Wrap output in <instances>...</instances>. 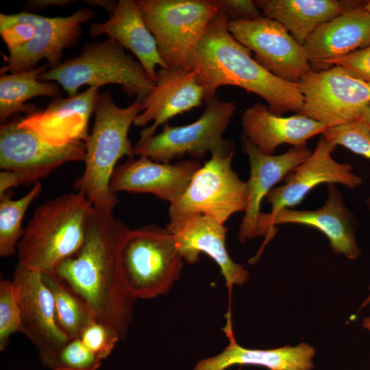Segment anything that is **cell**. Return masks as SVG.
<instances>
[{
	"label": "cell",
	"mask_w": 370,
	"mask_h": 370,
	"mask_svg": "<svg viewBox=\"0 0 370 370\" xmlns=\"http://www.w3.org/2000/svg\"><path fill=\"white\" fill-rule=\"evenodd\" d=\"M129 230L112 211L95 208L81 249L55 271L85 304L92 319L115 331L121 340L128 333L135 301L121 269V247Z\"/></svg>",
	"instance_id": "cell-1"
},
{
	"label": "cell",
	"mask_w": 370,
	"mask_h": 370,
	"mask_svg": "<svg viewBox=\"0 0 370 370\" xmlns=\"http://www.w3.org/2000/svg\"><path fill=\"white\" fill-rule=\"evenodd\" d=\"M228 23L219 11L191 57L190 68L204 90V101L214 98L220 87L234 86L264 99L278 115L299 114L304 97L297 83L284 81L260 65L231 34Z\"/></svg>",
	"instance_id": "cell-2"
},
{
	"label": "cell",
	"mask_w": 370,
	"mask_h": 370,
	"mask_svg": "<svg viewBox=\"0 0 370 370\" xmlns=\"http://www.w3.org/2000/svg\"><path fill=\"white\" fill-rule=\"evenodd\" d=\"M95 208L79 192L65 193L40 205L17 245L18 264L32 271L55 273L81 249Z\"/></svg>",
	"instance_id": "cell-3"
},
{
	"label": "cell",
	"mask_w": 370,
	"mask_h": 370,
	"mask_svg": "<svg viewBox=\"0 0 370 370\" xmlns=\"http://www.w3.org/2000/svg\"><path fill=\"white\" fill-rule=\"evenodd\" d=\"M141 111V101L120 108L110 92L97 96L93 127L85 142L84 171L73 184L95 208L113 211L119 203L110 190V180L120 158L135 156L128 133Z\"/></svg>",
	"instance_id": "cell-4"
},
{
	"label": "cell",
	"mask_w": 370,
	"mask_h": 370,
	"mask_svg": "<svg viewBox=\"0 0 370 370\" xmlns=\"http://www.w3.org/2000/svg\"><path fill=\"white\" fill-rule=\"evenodd\" d=\"M94 16L90 8H81L64 17H48L29 12L0 14V34L8 54L2 53L5 64L0 74L36 69L45 59L49 69L62 62V51L77 44L82 24Z\"/></svg>",
	"instance_id": "cell-5"
},
{
	"label": "cell",
	"mask_w": 370,
	"mask_h": 370,
	"mask_svg": "<svg viewBox=\"0 0 370 370\" xmlns=\"http://www.w3.org/2000/svg\"><path fill=\"white\" fill-rule=\"evenodd\" d=\"M41 82H55L68 96L82 86L120 85L130 97L143 101L154 86L142 64L111 38L83 45L81 53L40 74Z\"/></svg>",
	"instance_id": "cell-6"
},
{
	"label": "cell",
	"mask_w": 370,
	"mask_h": 370,
	"mask_svg": "<svg viewBox=\"0 0 370 370\" xmlns=\"http://www.w3.org/2000/svg\"><path fill=\"white\" fill-rule=\"evenodd\" d=\"M184 262L173 235L159 225L130 229L122 244V276L135 300L169 292L180 277Z\"/></svg>",
	"instance_id": "cell-7"
},
{
	"label": "cell",
	"mask_w": 370,
	"mask_h": 370,
	"mask_svg": "<svg viewBox=\"0 0 370 370\" xmlns=\"http://www.w3.org/2000/svg\"><path fill=\"white\" fill-rule=\"evenodd\" d=\"M144 21L168 66L190 70L192 55L218 13L214 0H138Z\"/></svg>",
	"instance_id": "cell-8"
},
{
	"label": "cell",
	"mask_w": 370,
	"mask_h": 370,
	"mask_svg": "<svg viewBox=\"0 0 370 370\" xmlns=\"http://www.w3.org/2000/svg\"><path fill=\"white\" fill-rule=\"evenodd\" d=\"M236 108L234 102L215 97L206 103L197 121L182 126L164 124L160 133L138 140L134 146V154L158 162L171 163L184 155L202 159L208 152L212 154L234 150L233 143L224 139L223 134Z\"/></svg>",
	"instance_id": "cell-9"
},
{
	"label": "cell",
	"mask_w": 370,
	"mask_h": 370,
	"mask_svg": "<svg viewBox=\"0 0 370 370\" xmlns=\"http://www.w3.org/2000/svg\"><path fill=\"white\" fill-rule=\"evenodd\" d=\"M234 152V149L211 154L184 194L170 204V220L197 214L224 224L234 214L245 212L247 186L232 168Z\"/></svg>",
	"instance_id": "cell-10"
},
{
	"label": "cell",
	"mask_w": 370,
	"mask_h": 370,
	"mask_svg": "<svg viewBox=\"0 0 370 370\" xmlns=\"http://www.w3.org/2000/svg\"><path fill=\"white\" fill-rule=\"evenodd\" d=\"M297 85L304 97L299 114L328 128L360 119L370 103V85L337 66L310 70Z\"/></svg>",
	"instance_id": "cell-11"
},
{
	"label": "cell",
	"mask_w": 370,
	"mask_h": 370,
	"mask_svg": "<svg viewBox=\"0 0 370 370\" xmlns=\"http://www.w3.org/2000/svg\"><path fill=\"white\" fill-rule=\"evenodd\" d=\"M86 145L47 143L33 130L18 125V119L0 126V168L12 172L19 185L40 182L65 163L84 161Z\"/></svg>",
	"instance_id": "cell-12"
},
{
	"label": "cell",
	"mask_w": 370,
	"mask_h": 370,
	"mask_svg": "<svg viewBox=\"0 0 370 370\" xmlns=\"http://www.w3.org/2000/svg\"><path fill=\"white\" fill-rule=\"evenodd\" d=\"M233 37L254 53L267 71L286 82L297 83L311 69L303 45L278 21L266 17L228 23Z\"/></svg>",
	"instance_id": "cell-13"
},
{
	"label": "cell",
	"mask_w": 370,
	"mask_h": 370,
	"mask_svg": "<svg viewBox=\"0 0 370 370\" xmlns=\"http://www.w3.org/2000/svg\"><path fill=\"white\" fill-rule=\"evenodd\" d=\"M328 197L324 204L316 210H298L284 208L270 217L261 212L258 223V236L265 239L257 257L276 233L275 225L299 224L311 227L323 233L336 254H343L349 259L360 255L356 241V220L343 202L341 193L334 184H327Z\"/></svg>",
	"instance_id": "cell-14"
},
{
	"label": "cell",
	"mask_w": 370,
	"mask_h": 370,
	"mask_svg": "<svg viewBox=\"0 0 370 370\" xmlns=\"http://www.w3.org/2000/svg\"><path fill=\"white\" fill-rule=\"evenodd\" d=\"M12 282L21 310L23 334L36 347L43 365L71 338L58 323L54 299L41 273L18 264Z\"/></svg>",
	"instance_id": "cell-15"
},
{
	"label": "cell",
	"mask_w": 370,
	"mask_h": 370,
	"mask_svg": "<svg viewBox=\"0 0 370 370\" xmlns=\"http://www.w3.org/2000/svg\"><path fill=\"white\" fill-rule=\"evenodd\" d=\"M335 147L321 137L309 157L285 177V183L267 194L265 199L271 210L267 214L272 217L282 209L299 205L312 190L323 184H338L349 188L362 185V179L353 172L351 164L332 158Z\"/></svg>",
	"instance_id": "cell-16"
},
{
	"label": "cell",
	"mask_w": 370,
	"mask_h": 370,
	"mask_svg": "<svg viewBox=\"0 0 370 370\" xmlns=\"http://www.w3.org/2000/svg\"><path fill=\"white\" fill-rule=\"evenodd\" d=\"M175 238L177 248L188 264L199 260L201 253L210 257L219 267L225 286L244 284L249 276L242 264L233 261L226 249L227 229L216 219L203 214H189L170 220L166 227Z\"/></svg>",
	"instance_id": "cell-17"
},
{
	"label": "cell",
	"mask_w": 370,
	"mask_h": 370,
	"mask_svg": "<svg viewBox=\"0 0 370 370\" xmlns=\"http://www.w3.org/2000/svg\"><path fill=\"white\" fill-rule=\"evenodd\" d=\"M201 164L195 159L175 164L161 163L146 156L129 158L116 166L110 180V190L119 192L151 193L171 204L185 192Z\"/></svg>",
	"instance_id": "cell-18"
},
{
	"label": "cell",
	"mask_w": 370,
	"mask_h": 370,
	"mask_svg": "<svg viewBox=\"0 0 370 370\" xmlns=\"http://www.w3.org/2000/svg\"><path fill=\"white\" fill-rule=\"evenodd\" d=\"M204 90L197 83L195 72L179 67L160 68L155 84L142 101V111L134 125L153 124L140 132L139 140L155 134L160 125L171 118L203 104Z\"/></svg>",
	"instance_id": "cell-19"
},
{
	"label": "cell",
	"mask_w": 370,
	"mask_h": 370,
	"mask_svg": "<svg viewBox=\"0 0 370 370\" xmlns=\"http://www.w3.org/2000/svg\"><path fill=\"white\" fill-rule=\"evenodd\" d=\"M243 147L249 162V177L247 182L246 209L239 227L238 238L246 242L258 237V223L261 204L267 194L298 165L306 160L312 151L307 145L293 146L280 155L261 152L243 136Z\"/></svg>",
	"instance_id": "cell-20"
},
{
	"label": "cell",
	"mask_w": 370,
	"mask_h": 370,
	"mask_svg": "<svg viewBox=\"0 0 370 370\" xmlns=\"http://www.w3.org/2000/svg\"><path fill=\"white\" fill-rule=\"evenodd\" d=\"M99 88L89 87L74 96L54 97L45 110L18 119V125L33 130L53 146L73 141L86 142Z\"/></svg>",
	"instance_id": "cell-21"
},
{
	"label": "cell",
	"mask_w": 370,
	"mask_h": 370,
	"mask_svg": "<svg viewBox=\"0 0 370 370\" xmlns=\"http://www.w3.org/2000/svg\"><path fill=\"white\" fill-rule=\"evenodd\" d=\"M363 6L345 12L312 33L303 45L312 70H323L327 62L370 45V13Z\"/></svg>",
	"instance_id": "cell-22"
},
{
	"label": "cell",
	"mask_w": 370,
	"mask_h": 370,
	"mask_svg": "<svg viewBox=\"0 0 370 370\" xmlns=\"http://www.w3.org/2000/svg\"><path fill=\"white\" fill-rule=\"evenodd\" d=\"M230 312L223 328L228 345L219 354L198 361L193 370H226L234 365H253L269 370H313L315 349L306 343L269 349H249L236 341Z\"/></svg>",
	"instance_id": "cell-23"
},
{
	"label": "cell",
	"mask_w": 370,
	"mask_h": 370,
	"mask_svg": "<svg viewBox=\"0 0 370 370\" xmlns=\"http://www.w3.org/2000/svg\"><path fill=\"white\" fill-rule=\"evenodd\" d=\"M244 137L267 155H273L282 145L306 144L310 138L323 134L328 127L300 114L282 116L272 112L268 106L255 103L247 108L241 117Z\"/></svg>",
	"instance_id": "cell-24"
},
{
	"label": "cell",
	"mask_w": 370,
	"mask_h": 370,
	"mask_svg": "<svg viewBox=\"0 0 370 370\" xmlns=\"http://www.w3.org/2000/svg\"><path fill=\"white\" fill-rule=\"evenodd\" d=\"M88 33L92 37L106 34L130 50L154 83L156 66L169 67L159 53L156 40L144 21L137 1L119 0L109 19L92 23Z\"/></svg>",
	"instance_id": "cell-25"
},
{
	"label": "cell",
	"mask_w": 370,
	"mask_h": 370,
	"mask_svg": "<svg viewBox=\"0 0 370 370\" xmlns=\"http://www.w3.org/2000/svg\"><path fill=\"white\" fill-rule=\"evenodd\" d=\"M255 3L262 16L279 22L301 45L321 25L365 4L338 0H257Z\"/></svg>",
	"instance_id": "cell-26"
},
{
	"label": "cell",
	"mask_w": 370,
	"mask_h": 370,
	"mask_svg": "<svg viewBox=\"0 0 370 370\" xmlns=\"http://www.w3.org/2000/svg\"><path fill=\"white\" fill-rule=\"evenodd\" d=\"M49 65L47 63L32 70L16 73L1 75L0 77V121L24 112L28 114L37 111L33 104H25L36 97H57L61 89L55 82H41L38 79Z\"/></svg>",
	"instance_id": "cell-27"
},
{
	"label": "cell",
	"mask_w": 370,
	"mask_h": 370,
	"mask_svg": "<svg viewBox=\"0 0 370 370\" xmlns=\"http://www.w3.org/2000/svg\"><path fill=\"white\" fill-rule=\"evenodd\" d=\"M55 303L58 323L70 338H79L83 330L94 320L82 300L55 273H42Z\"/></svg>",
	"instance_id": "cell-28"
},
{
	"label": "cell",
	"mask_w": 370,
	"mask_h": 370,
	"mask_svg": "<svg viewBox=\"0 0 370 370\" xmlns=\"http://www.w3.org/2000/svg\"><path fill=\"white\" fill-rule=\"evenodd\" d=\"M42 190L41 183L38 182L19 199H11L8 192L0 197V256L2 258L17 253L18 243L25 232L22 220L29 205Z\"/></svg>",
	"instance_id": "cell-29"
},
{
	"label": "cell",
	"mask_w": 370,
	"mask_h": 370,
	"mask_svg": "<svg viewBox=\"0 0 370 370\" xmlns=\"http://www.w3.org/2000/svg\"><path fill=\"white\" fill-rule=\"evenodd\" d=\"M322 137L329 143L340 145L370 159V123L364 118L327 129Z\"/></svg>",
	"instance_id": "cell-30"
},
{
	"label": "cell",
	"mask_w": 370,
	"mask_h": 370,
	"mask_svg": "<svg viewBox=\"0 0 370 370\" xmlns=\"http://www.w3.org/2000/svg\"><path fill=\"white\" fill-rule=\"evenodd\" d=\"M102 360L79 338H71L43 366L51 370H97Z\"/></svg>",
	"instance_id": "cell-31"
},
{
	"label": "cell",
	"mask_w": 370,
	"mask_h": 370,
	"mask_svg": "<svg viewBox=\"0 0 370 370\" xmlns=\"http://www.w3.org/2000/svg\"><path fill=\"white\" fill-rule=\"evenodd\" d=\"M23 333V324L18 300L12 281L0 282V350L9 345L10 336L16 332Z\"/></svg>",
	"instance_id": "cell-32"
},
{
	"label": "cell",
	"mask_w": 370,
	"mask_h": 370,
	"mask_svg": "<svg viewBox=\"0 0 370 370\" xmlns=\"http://www.w3.org/2000/svg\"><path fill=\"white\" fill-rule=\"evenodd\" d=\"M79 338L102 360L111 354L116 343L121 340L115 331L95 321L83 330Z\"/></svg>",
	"instance_id": "cell-33"
},
{
	"label": "cell",
	"mask_w": 370,
	"mask_h": 370,
	"mask_svg": "<svg viewBox=\"0 0 370 370\" xmlns=\"http://www.w3.org/2000/svg\"><path fill=\"white\" fill-rule=\"evenodd\" d=\"M333 66L341 67L351 76L370 85V45L327 62L324 69Z\"/></svg>",
	"instance_id": "cell-34"
},
{
	"label": "cell",
	"mask_w": 370,
	"mask_h": 370,
	"mask_svg": "<svg viewBox=\"0 0 370 370\" xmlns=\"http://www.w3.org/2000/svg\"><path fill=\"white\" fill-rule=\"evenodd\" d=\"M219 11L228 22L253 21L262 17V14L255 1L251 0H214Z\"/></svg>",
	"instance_id": "cell-35"
},
{
	"label": "cell",
	"mask_w": 370,
	"mask_h": 370,
	"mask_svg": "<svg viewBox=\"0 0 370 370\" xmlns=\"http://www.w3.org/2000/svg\"><path fill=\"white\" fill-rule=\"evenodd\" d=\"M75 1L73 0H29L25 3L23 8L25 12H30L31 10H40L51 6L64 7Z\"/></svg>",
	"instance_id": "cell-36"
},
{
	"label": "cell",
	"mask_w": 370,
	"mask_h": 370,
	"mask_svg": "<svg viewBox=\"0 0 370 370\" xmlns=\"http://www.w3.org/2000/svg\"><path fill=\"white\" fill-rule=\"evenodd\" d=\"M20 186L14 173L8 171L0 173V197L4 195L12 187Z\"/></svg>",
	"instance_id": "cell-37"
},
{
	"label": "cell",
	"mask_w": 370,
	"mask_h": 370,
	"mask_svg": "<svg viewBox=\"0 0 370 370\" xmlns=\"http://www.w3.org/2000/svg\"><path fill=\"white\" fill-rule=\"evenodd\" d=\"M86 3L88 5H91L92 7H95L96 5L101 6L104 8H106L111 14L114 10H115L117 2L115 1H103V0H94V1H85Z\"/></svg>",
	"instance_id": "cell-38"
},
{
	"label": "cell",
	"mask_w": 370,
	"mask_h": 370,
	"mask_svg": "<svg viewBox=\"0 0 370 370\" xmlns=\"http://www.w3.org/2000/svg\"><path fill=\"white\" fill-rule=\"evenodd\" d=\"M362 116L370 123V103L362 110Z\"/></svg>",
	"instance_id": "cell-39"
},
{
	"label": "cell",
	"mask_w": 370,
	"mask_h": 370,
	"mask_svg": "<svg viewBox=\"0 0 370 370\" xmlns=\"http://www.w3.org/2000/svg\"><path fill=\"white\" fill-rule=\"evenodd\" d=\"M362 326L370 333V317L364 319Z\"/></svg>",
	"instance_id": "cell-40"
},
{
	"label": "cell",
	"mask_w": 370,
	"mask_h": 370,
	"mask_svg": "<svg viewBox=\"0 0 370 370\" xmlns=\"http://www.w3.org/2000/svg\"><path fill=\"white\" fill-rule=\"evenodd\" d=\"M363 8L370 13V1H365Z\"/></svg>",
	"instance_id": "cell-41"
},
{
	"label": "cell",
	"mask_w": 370,
	"mask_h": 370,
	"mask_svg": "<svg viewBox=\"0 0 370 370\" xmlns=\"http://www.w3.org/2000/svg\"><path fill=\"white\" fill-rule=\"evenodd\" d=\"M368 204H369V206H370V197L368 199ZM370 301V295L369 296V297L367 299V300L364 302V304H362V306H365L366 304H367Z\"/></svg>",
	"instance_id": "cell-42"
}]
</instances>
